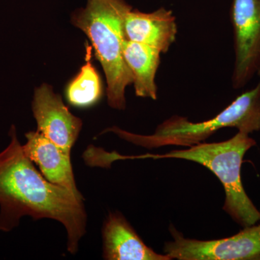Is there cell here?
Segmentation results:
<instances>
[{
    "label": "cell",
    "instance_id": "6da1fadb",
    "mask_svg": "<svg viewBox=\"0 0 260 260\" xmlns=\"http://www.w3.org/2000/svg\"><path fill=\"white\" fill-rule=\"evenodd\" d=\"M9 145L0 152V231L18 226L23 217L49 218L64 225L68 250L76 254L86 233L83 198L49 182L25 155L16 128L12 125Z\"/></svg>",
    "mask_w": 260,
    "mask_h": 260
},
{
    "label": "cell",
    "instance_id": "7a4b0ae2",
    "mask_svg": "<svg viewBox=\"0 0 260 260\" xmlns=\"http://www.w3.org/2000/svg\"><path fill=\"white\" fill-rule=\"evenodd\" d=\"M133 9L125 0H87L85 8L72 15V23L83 30L92 43L107 82L109 107L126 108L125 89L133 75L124 57L126 15Z\"/></svg>",
    "mask_w": 260,
    "mask_h": 260
},
{
    "label": "cell",
    "instance_id": "3957f363",
    "mask_svg": "<svg viewBox=\"0 0 260 260\" xmlns=\"http://www.w3.org/2000/svg\"><path fill=\"white\" fill-rule=\"evenodd\" d=\"M249 134L238 132L231 139L219 143H202L183 150L164 154H150L134 158L182 159L198 162L218 178L223 186L225 201L223 210L243 228L257 223L260 210L256 208L243 186L241 178L243 158L248 150L255 146Z\"/></svg>",
    "mask_w": 260,
    "mask_h": 260
},
{
    "label": "cell",
    "instance_id": "277c9868",
    "mask_svg": "<svg viewBox=\"0 0 260 260\" xmlns=\"http://www.w3.org/2000/svg\"><path fill=\"white\" fill-rule=\"evenodd\" d=\"M257 85L237 97L222 112L208 120L192 122L184 116H174L159 124L153 134H135L117 126L102 133H114L121 139L138 146L155 149L165 146L189 147L204 143L218 130L235 127L251 134L260 130V70Z\"/></svg>",
    "mask_w": 260,
    "mask_h": 260
},
{
    "label": "cell",
    "instance_id": "5b68a950",
    "mask_svg": "<svg viewBox=\"0 0 260 260\" xmlns=\"http://www.w3.org/2000/svg\"><path fill=\"white\" fill-rule=\"evenodd\" d=\"M164 254L178 260H260V220L235 235L212 240L186 238L171 224Z\"/></svg>",
    "mask_w": 260,
    "mask_h": 260
},
{
    "label": "cell",
    "instance_id": "8992f818",
    "mask_svg": "<svg viewBox=\"0 0 260 260\" xmlns=\"http://www.w3.org/2000/svg\"><path fill=\"white\" fill-rule=\"evenodd\" d=\"M235 63L233 88L240 89L260 70V0H232Z\"/></svg>",
    "mask_w": 260,
    "mask_h": 260
},
{
    "label": "cell",
    "instance_id": "52a82bcc",
    "mask_svg": "<svg viewBox=\"0 0 260 260\" xmlns=\"http://www.w3.org/2000/svg\"><path fill=\"white\" fill-rule=\"evenodd\" d=\"M32 110L37 131L70 154L81 131V119L73 115L60 95L45 83L36 88Z\"/></svg>",
    "mask_w": 260,
    "mask_h": 260
},
{
    "label": "cell",
    "instance_id": "ba28073f",
    "mask_svg": "<svg viewBox=\"0 0 260 260\" xmlns=\"http://www.w3.org/2000/svg\"><path fill=\"white\" fill-rule=\"evenodd\" d=\"M103 258L108 260H172L155 252L142 240L119 212H111L102 230Z\"/></svg>",
    "mask_w": 260,
    "mask_h": 260
},
{
    "label": "cell",
    "instance_id": "9c48e42d",
    "mask_svg": "<svg viewBox=\"0 0 260 260\" xmlns=\"http://www.w3.org/2000/svg\"><path fill=\"white\" fill-rule=\"evenodd\" d=\"M25 138L26 143L22 145L24 153L38 165L44 178L49 182L83 198L75 182L70 154L67 153L39 132H29L25 134Z\"/></svg>",
    "mask_w": 260,
    "mask_h": 260
},
{
    "label": "cell",
    "instance_id": "30bf717a",
    "mask_svg": "<svg viewBox=\"0 0 260 260\" xmlns=\"http://www.w3.org/2000/svg\"><path fill=\"white\" fill-rule=\"evenodd\" d=\"M124 29L127 40L155 48L161 54L169 50L177 34L175 16L164 7L149 13L132 9L126 15Z\"/></svg>",
    "mask_w": 260,
    "mask_h": 260
},
{
    "label": "cell",
    "instance_id": "8fae6325",
    "mask_svg": "<svg viewBox=\"0 0 260 260\" xmlns=\"http://www.w3.org/2000/svg\"><path fill=\"white\" fill-rule=\"evenodd\" d=\"M124 57L133 75L137 96L158 99V87L155 75L160 61V51L141 44L126 40L124 42Z\"/></svg>",
    "mask_w": 260,
    "mask_h": 260
},
{
    "label": "cell",
    "instance_id": "7c38bea8",
    "mask_svg": "<svg viewBox=\"0 0 260 260\" xmlns=\"http://www.w3.org/2000/svg\"><path fill=\"white\" fill-rule=\"evenodd\" d=\"M91 52L92 47L87 44L85 64L67 87V99L72 106L75 107H91L102 97V80L95 67L92 64Z\"/></svg>",
    "mask_w": 260,
    "mask_h": 260
}]
</instances>
